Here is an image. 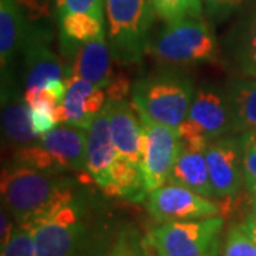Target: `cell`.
<instances>
[{
  "label": "cell",
  "instance_id": "6da1fadb",
  "mask_svg": "<svg viewBox=\"0 0 256 256\" xmlns=\"http://www.w3.org/2000/svg\"><path fill=\"white\" fill-rule=\"evenodd\" d=\"M86 185L33 224L37 256H92L102 242L101 222Z\"/></svg>",
  "mask_w": 256,
  "mask_h": 256
},
{
  "label": "cell",
  "instance_id": "7a4b0ae2",
  "mask_svg": "<svg viewBox=\"0 0 256 256\" xmlns=\"http://www.w3.org/2000/svg\"><path fill=\"white\" fill-rule=\"evenodd\" d=\"M84 174H52L10 164L2 171V205L16 220V224H33L47 212L73 196L82 184Z\"/></svg>",
  "mask_w": 256,
  "mask_h": 256
},
{
  "label": "cell",
  "instance_id": "3957f363",
  "mask_svg": "<svg viewBox=\"0 0 256 256\" xmlns=\"http://www.w3.org/2000/svg\"><path fill=\"white\" fill-rule=\"evenodd\" d=\"M87 172L107 196L141 202L148 195L142 172L117 154L106 107L87 130Z\"/></svg>",
  "mask_w": 256,
  "mask_h": 256
},
{
  "label": "cell",
  "instance_id": "277c9868",
  "mask_svg": "<svg viewBox=\"0 0 256 256\" xmlns=\"http://www.w3.org/2000/svg\"><path fill=\"white\" fill-rule=\"evenodd\" d=\"M194 82L176 67L138 78L131 87V101L138 114L156 122L178 128L188 114L194 98Z\"/></svg>",
  "mask_w": 256,
  "mask_h": 256
},
{
  "label": "cell",
  "instance_id": "5b68a950",
  "mask_svg": "<svg viewBox=\"0 0 256 256\" xmlns=\"http://www.w3.org/2000/svg\"><path fill=\"white\" fill-rule=\"evenodd\" d=\"M218 53L216 36L204 18H181L166 23L146 47V54L170 67L214 63Z\"/></svg>",
  "mask_w": 256,
  "mask_h": 256
},
{
  "label": "cell",
  "instance_id": "8992f818",
  "mask_svg": "<svg viewBox=\"0 0 256 256\" xmlns=\"http://www.w3.org/2000/svg\"><path fill=\"white\" fill-rule=\"evenodd\" d=\"M10 164L52 174H88L87 130L62 122L36 142L16 150Z\"/></svg>",
  "mask_w": 256,
  "mask_h": 256
},
{
  "label": "cell",
  "instance_id": "52a82bcc",
  "mask_svg": "<svg viewBox=\"0 0 256 256\" xmlns=\"http://www.w3.org/2000/svg\"><path fill=\"white\" fill-rule=\"evenodd\" d=\"M106 30L114 62L140 63L151 40L156 12L150 0H104Z\"/></svg>",
  "mask_w": 256,
  "mask_h": 256
},
{
  "label": "cell",
  "instance_id": "ba28073f",
  "mask_svg": "<svg viewBox=\"0 0 256 256\" xmlns=\"http://www.w3.org/2000/svg\"><path fill=\"white\" fill-rule=\"evenodd\" d=\"M225 220L220 215L160 224L146 236L166 256H218Z\"/></svg>",
  "mask_w": 256,
  "mask_h": 256
},
{
  "label": "cell",
  "instance_id": "9c48e42d",
  "mask_svg": "<svg viewBox=\"0 0 256 256\" xmlns=\"http://www.w3.org/2000/svg\"><path fill=\"white\" fill-rule=\"evenodd\" d=\"M181 140L208 144L232 132V112L226 88L205 82L195 88L191 107L178 127Z\"/></svg>",
  "mask_w": 256,
  "mask_h": 256
},
{
  "label": "cell",
  "instance_id": "30bf717a",
  "mask_svg": "<svg viewBox=\"0 0 256 256\" xmlns=\"http://www.w3.org/2000/svg\"><path fill=\"white\" fill-rule=\"evenodd\" d=\"M144 131L142 148V180L150 194L168 182L176 156L181 146V136L178 128L156 122L146 116L138 114Z\"/></svg>",
  "mask_w": 256,
  "mask_h": 256
},
{
  "label": "cell",
  "instance_id": "8fae6325",
  "mask_svg": "<svg viewBox=\"0 0 256 256\" xmlns=\"http://www.w3.org/2000/svg\"><path fill=\"white\" fill-rule=\"evenodd\" d=\"M146 210L160 224L210 218L220 214V205L178 184L166 182L146 195Z\"/></svg>",
  "mask_w": 256,
  "mask_h": 256
},
{
  "label": "cell",
  "instance_id": "7c38bea8",
  "mask_svg": "<svg viewBox=\"0 0 256 256\" xmlns=\"http://www.w3.org/2000/svg\"><path fill=\"white\" fill-rule=\"evenodd\" d=\"M53 40L52 23H34L28 20V34L23 44L24 90L42 88L66 80V66L50 48Z\"/></svg>",
  "mask_w": 256,
  "mask_h": 256
},
{
  "label": "cell",
  "instance_id": "4fadbf2b",
  "mask_svg": "<svg viewBox=\"0 0 256 256\" xmlns=\"http://www.w3.org/2000/svg\"><path fill=\"white\" fill-rule=\"evenodd\" d=\"M214 198H234L244 181L240 140L235 136H222L208 142L205 150Z\"/></svg>",
  "mask_w": 256,
  "mask_h": 256
},
{
  "label": "cell",
  "instance_id": "5bb4252c",
  "mask_svg": "<svg viewBox=\"0 0 256 256\" xmlns=\"http://www.w3.org/2000/svg\"><path fill=\"white\" fill-rule=\"evenodd\" d=\"M132 107L134 106L130 104L127 98L108 100L106 104L111 140L117 154L142 172L144 131L140 116L134 112Z\"/></svg>",
  "mask_w": 256,
  "mask_h": 256
},
{
  "label": "cell",
  "instance_id": "9a60e30c",
  "mask_svg": "<svg viewBox=\"0 0 256 256\" xmlns=\"http://www.w3.org/2000/svg\"><path fill=\"white\" fill-rule=\"evenodd\" d=\"M66 82L67 90L60 104V122L88 130L108 101L107 92L76 76H67Z\"/></svg>",
  "mask_w": 256,
  "mask_h": 256
},
{
  "label": "cell",
  "instance_id": "2e32d148",
  "mask_svg": "<svg viewBox=\"0 0 256 256\" xmlns=\"http://www.w3.org/2000/svg\"><path fill=\"white\" fill-rule=\"evenodd\" d=\"M66 62V77H80L104 90L116 76L112 72L114 57L108 46L107 33L80 44Z\"/></svg>",
  "mask_w": 256,
  "mask_h": 256
},
{
  "label": "cell",
  "instance_id": "e0dca14e",
  "mask_svg": "<svg viewBox=\"0 0 256 256\" xmlns=\"http://www.w3.org/2000/svg\"><path fill=\"white\" fill-rule=\"evenodd\" d=\"M2 126L4 142L14 151L38 140L30 122V107L16 80L2 82Z\"/></svg>",
  "mask_w": 256,
  "mask_h": 256
},
{
  "label": "cell",
  "instance_id": "ac0fdd59",
  "mask_svg": "<svg viewBox=\"0 0 256 256\" xmlns=\"http://www.w3.org/2000/svg\"><path fill=\"white\" fill-rule=\"evenodd\" d=\"M28 18L16 0H0V68L2 82L14 80L13 67L23 50Z\"/></svg>",
  "mask_w": 256,
  "mask_h": 256
},
{
  "label": "cell",
  "instance_id": "d6986e66",
  "mask_svg": "<svg viewBox=\"0 0 256 256\" xmlns=\"http://www.w3.org/2000/svg\"><path fill=\"white\" fill-rule=\"evenodd\" d=\"M206 146L208 144L188 142L181 140L180 152L176 156L168 182L182 185L204 196L214 198V191L210 181V171L205 156Z\"/></svg>",
  "mask_w": 256,
  "mask_h": 256
},
{
  "label": "cell",
  "instance_id": "ffe728a7",
  "mask_svg": "<svg viewBox=\"0 0 256 256\" xmlns=\"http://www.w3.org/2000/svg\"><path fill=\"white\" fill-rule=\"evenodd\" d=\"M57 22L60 32V52L64 60H67L73 54L80 44L107 33L106 22L88 14H82V13L57 14Z\"/></svg>",
  "mask_w": 256,
  "mask_h": 256
},
{
  "label": "cell",
  "instance_id": "44dd1931",
  "mask_svg": "<svg viewBox=\"0 0 256 256\" xmlns=\"http://www.w3.org/2000/svg\"><path fill=\"white\" fill-rule=\"evenodd\" d=\"M226 92L232 112V132L256 130V77L232 80Z\"/></svg>",
  "mask_w": 256,
  "mask_h": 256
},
{
  "label": "cell",
  "instance_id": "7402d4cb",
  "mask_svg": "<svg viewBox=\"0 0 256 256\" xmlns=\"http://www.w3.org/2000/svg\"><path fill=\"white\" fill-rule=\"evenodd\" d=\"M235 63L244 77H256V10L248 20L246 28L239 38Z\"/></svg>",
  "mask_w": 256,
  "mask_h": 256
},
{
  "label": "cell",
  "instance_id": "603a6c76",
  "mask_svg": "<svg viewBox=\"0 0 256 256\" xmlns=\"http://www.w3.org/2000/svg\"><path fill=\"white\" fill-rule=\"evenodd\" d=\"M158 18L165 23L188 18H202V0H150Z\"/></svg>",
  "mask_w": 256,
  "mask_h": 256
},
{
  "label": "cell",
  "instance_id": "cb8c5ba5",
  "mask_svg": "<svg viewBox=\"0 0 256 256\" xmlns=\"http://www.w3.org/2000/svg\"><path fill=\"white\" fill-rule=\"evenodd\" d=\"M150 242L146 236H140L131 226L121 229L106 256H148Z\"/></svg>",
  "mask_w": 256,
  "mask_h": 256
},
{
  "label": "cell",
  "instance_id": "d4e9b609",
  "mask_svg": "<svg viewBox=\"0 0 256 256\" xmlns=\"http://www.w3.org/2000/svg\"><path fill=\"white\" fill-rule=\"evenodd\" d=\"M2 256H37L33 228L26 224H16L12 238L2 248Z\"/></svg>",
  "mask_w": 256,
  "mask_h": 256
},
{
  "label": "cell",
  "instance_id": "484cf974",
  "mask_svg": "<svg viewBox=\"0 0 256 256\" xmlns=\"http://www.w3.org/2000/svg\"><path fill=\"white\" fill-rule=\"evenodd\" d=\"M240 151H242V168L244 181L249 192L256 191V130H248L240 132Z\"/></svg>",
  "mask_w": 256,
  "mask_h": 256
},
{
  "label": "cell",
  "instance_id": "4316f807",
  "mask_svg": "<svg viewBox=\"0 0 256 256\" xmlns=\"http://www.w3.org/2000/svg\"><path fill=\"white\" fill-rule=\"evenodd\" d=\"M222 256H256L255 242L239 225H234L226 234Z\"/></svg>",
  "mask_w": 256,
  "mask_h": 256
},
{
  "label": "cell",
  "instance_id": "83f0119b",
  "mask_svg": "<svg viewBox=\"0 0 256 256\" xmlns=\"http://www.w3.org/2000/svg\"><path fill=\"white\" fill-rule=\"evenodd\" d=\"M57 14L82 13L106 22L104 0H56Z\"/></svg>",
  "mask_w": 256,
  "mask_h": 256
},
{
  "label": "cell",
  "instance_id": "f1b7e54d",
  "mask_svg": "<svg viewBox=\"0 0 256 256\" xmlns=\"http://www.w3.org/2000/svg\"><path fill=\"white\" fill-rule=\"evenodd\" d=\"M204 9L210 18L220 22L242 8L245 0H202Z\"/></svg>",
  "mask_w": 256,
  "mask_h": 256
},
{
  "label": "cell",
  "instance_id": "f546056e",
  "mask_svg": "<svg viewBox=\"0 0 256 256\" xmlns=\"http://www.w3.org/2000/svg\"><path fill=\"white\" fill-rule=\"evenodd\" d=\"M30 122L37 137H42L60 124L56 114L40 108H30Z\"/></svg>",
  "mask_w": 256,
  "mask_h": 256
},
{
  "label": "cell",
  "instance_id": "4dcf8cb0",
  "mask_svg": "<svg viewBox=\"0 0 256 256\" xmlns=\"http://www.w3.org/2000/svg\"><path fill=\"white\" fill-rule=\"evenodd\" d=\"M16 220L13 218V215L10 214L9 210L2 205V212H0V248H3L9 239L12 238V234L16 228L14 225Z\"/></svg>",
  "mask_w": 256,
  "mask_h": 256
},
{
  "label": "cell",
  "instance_id": "1f68e13d",
  "mask_svg": "<svg viewBox=\"0 0 256 256\" xmlns=\"http://www.w3.org/2000/svg\"><path fill=\"white\" fill-rule=\"evenodd\" d=\"M239 226L242 228V230L246 234L249 238L255 242L256 245V214H249L246 218L244 220L242 224H239Z\"/></svg>",
  "mask_w": 256,
  "mask_h": 256
},
{
  "label": "cell",
  "instance_id": "d6a6232c",
  "mask_svg": "<svg viewBox=\"0 0 256 256\" xmlns=\"http://www.w3.org/2000/svg\"><path fill=\"white\" fill-rule=\"evenodd\" d=\"M146 238H148V236H146ZM148 242H150V254H148V256H166L164 255L161 250H158V249L151 244V240H150V239H148Z\"/></svg>",
  "mask_w": 256,
  "mask_h": 256
},
{
  "label": "cell",
  "instance_id": "836d02e7",
  "mask_svg": "<svg viewBox=\"0 0 256 256\" xmlns=\"http://www.w3.org/2000/svg\"><path fill=\"white\" fill-rule=\"evenodd\" d=\"M250 212L256 214V191L250 192Z\"/></svg>",
  "mask_w": 256,
  "mask_h": 256
}]
</instances>
